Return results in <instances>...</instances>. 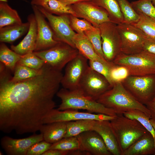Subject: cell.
Listing matches in <instances>:
<instances>
[{"label":"cell","instance_id":"6da1fadb","mask_svg":"<svg viewBox=\"0 0 155 155\" xmlns=\"http://www.w3.org/2000/svg\"><path fill=\"white\" fill-rule=\"evenodd\" d=\"M63 75L45 64L34 77L12 82L5 68L0 71V130L22 134L39 131L49 112L56 107L53 100Z\"/></svg>","mask_w":155,"mask_h":155},{"label":"cell","instance_id":"8d00e7d4","mask_svg":"<svg viewBox=\"0 0 155 155\" xmlns=\"http://www.w3.org/2000/svg\"><path fill=\"white\" fill-rule=\"evenodd\" d=\"M45 63L43 60L36 55L33 52L22 55L17 64L38 70L41 69Z\"/></svg>","mask_w":155,"mask_h":155},{"label":"cell","instance_id":"bcb514c9","mask_svg":"<svg viewBox=\"0 0 155 155\" xmlns=\"http://www.w3.org/2000/svg\"><path fill=\"white\" fill-rule=\"evenodd\" d=\"M152 2V3L155 7V0H150Z\"/></svg>","mask_w":155,"mask_h":155},{"label":"cell","instance_id":"836d02e7","mask_svg":"<svg viewBox=\"0 0 155 155\" xmlns=\"http://www.w3.org/2000/svg\"><path fill=\"white\" fill-rule=\"evenodd\" d=\"M80 148V142L77 137L71 136L64 137L52 144L50 149L71 151L79 149Z\"/></svg>","mask_w":155,"mask_h":155},{"label":"cell","instance_id":"4316f807","mask_svg":"<svg viewBox=\"0 0 155 155\" xmlns=\"http://www.w3.org/2000/svg\"><path fill=\"white\" fill-rule=\"evenodd\" d=\"M96 120L83 119L67 122L66 133L64 137L76 136L88 131L92 130Z\"/></svg>","mask_w":155,"mask_h":155},{"label":"cell","instance_id":"8fae6325","mask_svg":"<svg viewBox=\"0 0 155 155\" xmlns=\"http://www.w3.org/2000/svg\"><path fill=\"white\" fill-rule=\"evenodd\" d=\"M37 7L47 20L53 32L55 39L76 48L73 39L76 33L71 26L70 14L55 15L49 13L40 7Z\"/></svg>","mask_w":155,"mask_h":155},{"label":"cell","instance_id":"7402d4cb","mask_svg":"<svg viewBox=\"0 0 155 155\" xmlns=\"http://www.w3.org/2000/svg\"><path fill=\"white\" fill-rule=\"evenodd\" d=\"M66 123L58 122L44 124L39 130L44 140L53 144L64 138L66 133Z\"/></svg>","mask_w":155,"mask_h":155},{"label":"cell","instance_id":"4fadbf2b","mask_svg":"<svg viewBox=\"0 0 155 155\" xmlns=\"http://www.w3.org/2000/svg\"><path fill=\"white\" fill-rule=\"evenodd\" d=\"M115 116L101 114H93L90 112H80L75 109H68L60 111L54 108L51 110L45 117L43 120V124L58 122H67L83 119L111 121Z\"/></svg>","mask_w":155,"mask_h":155},{"label":"cell","instance_id":"2e32d148","mask_svg":"<svg viewBox=\"0 0 155 155\" xmlns=\"http://www.w3.org/2000/svg\"><path fill=\"white\" fill-rule=\"evenodd\" d=\"M43 140V135L40 133L19 139L4 136L1 138L0 143L2 148L7 155H27V152L31 146Z\"/></svg>","mask_w":155,"mask_h":155},{"label":"cell","instance_id":"3957f363","mask_svg":"<svg viewBox=\"0 0 155 155\" xmlns=\"http://www.w3.org/2000/svg\"><path fill=\"white\" fill-rule=\"evenodd\" d=\"M56 95L61 100V103L57 109L59 110L83 109L91 113L111 116L117 114L113 109L86 96L78 89L70 90L63 88L59 90Z\"/></svg>","mask_w":155,"mask_h":155},{"label":"cell","instance_id":"d4e9b609","mask_svg":"<svg viewBox=\"0 0 155 155\" xmlns=\"http://www.w3.org/2000/svg\"><path fill=\"white\" fill-rule=\"evenodd\" d=\"M91 1L105 9L111 22L117 24L124 22V18L117 0H92Z\"/></svg>","mask_w":155,"mask_h":155},{"label":"cell","instance_id":"e575fe53","mask_svg":"<svg viewBox=\"0 0 155 155\" xmlns=\"http://www.w3.org/2000/svg\"><path fill=\"white\" fill-rule=\"evenodd\" d=\"M89 66L96 72L104 76L113 87L115 83L111 76V71L115 65L113 63L107 64L97 61H89Z\"/></svg>","mask_w":155,"mask_h":155},{"label":"cell","instance_id":"5b68a950","mask_svg":"<svg viewBox=\"0 0 155 155\" xmlns=\"http://www.w3.org/2000/svg\"><path fill=\"white\" fill-rule=\"evenodd\" d=\"M113 63L116 65L125 67L129 75L155 74V55L146 51L131 55L121 53Z\"/></svg>","mask_w":155,"mask_h":155},{"label":"cell","instance_id":"7dc6e473","mask_svg":"<svg viewBox=\"0 0 155 155\" xmlns=\"http://www.w3.org/2000/svg\"><path fill=\"white\" fill-rule=\"evenodd\" d=\"M8 0H0V1L7 2Z\"/></svg>","mask_w":155,"mask_h":155},{"label":"cell","instance_id":"74e56055","mask_svg":"<svg viewBox=\"0 0 155 155\" xmlns=\"http://www.w3.org/2000/svg\"><path fill=\"white\" fill-rule=\"evenodd\" d=\"M70 24L73 30L77 33H82L95 27L87 20L80 19L72 15H69Z\"/></svg>","mask_w":155,"mask_h":155},{"label":"cell","instance_id":"f6af8a7d","mask_svg":"<svg viewBox=\"0 0 155 155\" xmlns=\"http://www.w3.org/2000/svg\"><path fill=\"white\" fill-rule=\"evenodd\" d=\"M150 121L155 131V120L152 119H150Z\"/></svg>","mask_w":155,"mask_h":155},{"label":"cell","instance_id":"d6a6232c","mask_svg":"<svg viewBox=\"0 0 155 155\" xmlns=\"http://www.w3.org/2000/svg\"><path fill=\"white\" fill-rule=\"evenodd\" d=\"M84 33L91 42L97 54L103 60L106 61L102 50L101 37L99 28L94 27L85 31Z\"/></svg>","mask_w":155,"mask_h":155},{"label":"cell","instance_id":"52a82bcc","mask_svg":"<svg viewBox=\"0 0 155 155\" xmlns=\"http://www.w3.org/2000/svg\"><path fill=\"white\" fill-rule=\"evenodd\" d=\"M45 64L53 69L61 71L63 68L78 54V50L69 45L60 42L44 50L33 52Z\"/></svg>","mask_w":155,"mask_h":155},{"label":"cell","instance_id":"e0dca14e","mask_svg":"<svg viewBox=\"0 0 155 155\" xmlns=\"http://www.w3.org/2000/svg\"><path fill=\"white\" fill-rule=\"evenodd\" d=\"M80 144L79 150L90 155H111L101 136L94 130L83 132L76 136Z\"/></svg>","mask_w":155,"mask_h":155},{"label":"cell","instance_id":"30bf717a","mask_svg":"<svg viewBox=\"0 0 155 155\" xmlns=\"http://www.w3.org/2000/svg\"><path fill=\"white\" fill-rule=\"evenodd\" d=\"M112 87L104 76L89 66L78 89L86 96L96 100L102 95Z\"/></svg>","mask_w":155,"mask_h":155},{"label":"cell","instance_id":"f546056e","mask_svg":"<svg viewBox=\"0 0 155 155\" xmlns=\"http://www.w3.org/2000/svg\"><path fill=\"white\" fill-rule=\"evenodd\" d=\"M123 114L129 119L138 121L152 134L155 139V131L150 122V118L144 112L139 110L134 109L125 112Z\"/></svg>","mask_w":155,"mask_h":155},{"label":"cell","instance_id":"603a6c76","mask_svg":"<svg viewBox=\"0 0 155 155\" xmlns=\"http://www.w3.org/2000/svg\"><path fill=\"white\" fill-rule=\"evenodd\" d=\"M31 4L32 5L40 7L52 14H71L75 16L70 6L66 5L59 0H32Z\"/></svg>","mask_w":155,"mask_h":155},{"label":"cell","instance_id":"ba28073f","mask_svg":"<svg viewBox=\"0 0 155 155\" xmlns=\"http://www.w3.org/2000/svg\"><path fill=\"white\" fill-rule=\"evenodd\" d=\"M101 37L102 49L105 59L113 62L121 53V40L117 24L111 21L99 26Z\"/></svg>","mask_w":155,"mask_h":155},{"label":"cell","instance_id":"7c38bea8","mask_svg":"<svg viewBox=\"0 0 155 155\" xmlns=\"http://www.w3.org/2000/svg\"><path fill=\"white\" fill-rule=\"evenodd\" d=\"M88 60L79 53L67 64L61 81L63 88L70 90L78 89L80 82L89 66Z\"/></svg>","mask_w":155,"mask_h":155},{"label":"cell","instance_id":"b9f144b4","mask_svg":"<svg viewBox=\"0 0 155 155\" xmlns=\"http://www.w3.org/2000/svg\"><path fill=\"white\" fill-rule=\"evenodd\" d=\"M69 151L58 149H49L44 153L42 155H69Z\"/></svg>","mask_w":155,"mask_h":155},{"label":"cell","instance_id":"ab89813d","mask_svg":"<svg viewBox=\"0 0 155 155\" xmlns=\"http://www.w3.org/2000/svg\"><path fill=\"white\" fill-rule=\"evenodd\" d=\"M111 74L115 83L117 81H121L129 75L128 71L125 67L116 65L112 69Z\"/></svg>","mask_w":155,"mask_h":155},{"label":"cell","instance_id":"f35d334b","mask_svg":"<svg viewBox=\"0 0 155 155\" xmlns=\"http://www.w3.org/2000/svg\"><path fill=\"white\" fill-rule=\"evenodd\" d=\"M52 144L44 140L36 143L29 148L27 155H42L50 149Z\"/></svg>","mask_w":155,"mask_h":155},{"label":"cell","instance_id":"ffe728a7","mask_svg":"<svg viewBox=\"0 0 155 155\" xmlns=\"http://www.w3.org/2000/svg\"><path fill=\"white\" fill-rule=\"evenodd\" d=\"M155 139L148 131L124 150L121 155H149L155 153Z\"/></svg>","mask_w":155,"mask_h":155},{"label":"cell","instance_id":"d590c367","mask_svg":"<svg viewBox=\"0 0 155 155\" xmlns=\"http://www.w3.org/2000/svg\"><path fill=\"white\" fill-rule=\"evenodd\" d=\"M131 4L137 12L143 13L155 21V7L150 0H138Z\"/></svg>","mask_w":155,"mask_h":155},{"label":"cell","instance_id":"9c48e42d","mask_svg":"<svg viewBox=\"0 0 155 155\" xmlns=\"http://www.w3.org/2000/svg\"><path fill=\"white\" fill-rule=\"evenodd\" d=\"M121 40V53L131 55L143 51L145 34L134 25L123 23L117 24Z\"/></svg>","mask_w":155,"mask_h":155},{"label":"cell","instance_id":"ac0fdd59","mask_svg":"<svg viewBox=\"0 0 155 155\" xmlns=\"http://www.w3.org/2000/svg\"><path fill=\"white\" fill-rule=\"evenodd\" d=\"M30 24L28 30L23 39L16 45H11V49L17 53L24 55L34 51L37 37V25L34 14L27 18Z\"/></svg>","mask_w":155,"mask_h":155},{"label":"cell","instance_id":"277c9868","mask_svg":"<svg viewBox=\"0 0 155 155\" xmlns=\"http://www.w3.org/2000/svg\"><path fill=\"white\" fill-rule=\"evenodd\" d=\"M121 153L148 131L140 122L117 114L110 121Z\"/></svg>","mask_w":155,"mask_h":155},{"label":"cell","instance_id":"ee69618b","mask_svg":"<svg viewBox=\"0 0 155 155\" xmlns=\"http://www.w3.org/2000/svg\"><path fill=\"white\" fill-rule=\"evenodd\" d=\"M65 5L70 6L73 4L82 2L91 1L92 0H59Z\"/></svg>","mask_w":155,"mask_h":155},{"label":"cell","instance_id":"60d3db41","mask_svg":"<svg viewBox=\"0 0 155 155\" xmlns=\"http://www.w3.org/2000/svg\"><path fill=\"white\" fill-rule=\"evenodd\" d=\"M143 49V51L155 55V38H151L145 35Z\"/></svg>","mask_w":155,"mask_h":155},{"label":"cell","instance_id":"484cf974","mask_svg":"<svg viewBox=\"0 0 155 155\" xmlns=\"http://www.w3.org/2000/svg\"><path fill=\"white\" fill-rule=\"evenodd\" d=\"M22 23L17 11L12 8L7 2L0 1V28Z\"/></svg>","mask_w":155,"mask_h":155},{"label":"cell","instance_id":"7a4b0ae2","mask_svg":"<svg viewBox=\"0 0 155 155\" xmlns=\"http://www.w3.org/2000/svg\"><path fill=\"white\" fill-rule=\"evenodd\" d=\"M105 107L113 109L117 114L134 109L140 110L150 119V111L145 105L136 100L125 88L121 81L116 82L112 87L96 100Z\"/></svg>","mask_w":155,"mask_h":155},{"label":"cell","instance_id":"5bb4252c","mask_svg":"<svg viewBox=\"0 0 155 155\" xmlns=\"http://www.w3.org/2000/svg\"><path fill=\"white\" fill-rule=\"evenodd\" d=\"M70 6L75 16L86 20L95 27L98 28L102 23L111 21L105 9L92 1L79 2Z\"/></svg>","mask_w":155,"mask_h":155},{"label":"cell","instance_id":"1f68e13d","mask_svg":"<svg viewBox=\"0 0 155 155\" xmlns=\"http://www.w3.org/2000/svg\"><path fill=\"white\" fill-rule=\"evenodd\" d=\"M123 15L124 22L133 24L138 21L139 16L131 3L127 0H117Z\"/></svg>","mask_w":155,"mask_h":155},{"label":"cell","instance_id":"681fc988","mask_svg":"<svg viewBox=\"0 0 155 155\" xmlns=\"http://www.w3.org/2000/svg\"><path fill=\"white\" fill-rule=\"evenodd\" d=\"M154 155H155V153L154 154Z\"/></svg>","mask_w":155,"mask_h":155},{"label":"cell","instance_id":"f1b7e54d","mask_svg":"<svg viewBox=\"0 0 155 155\" xmlns=\"http://www.w3.org/2000/svg\"><path fill=\"white\" fill-rule=\"evenodd\" d=\"M42 71V67L36 70L17 64L14 71V75L12 77H11L9 80L12 82H16L27 79L40 74Z\"/></svg>","mask_w":155,"mask_h":155},{"label":"cell","instance_id":"cb8c5ba5","mask_svg":"<svg viewBox=\"0 0 155 155\" xmlns=\"http://www.w3.org/2000/svg\"><path fill=\"white\" fill-rule=\"evenodd\" d=\"M30 26L29 22L5 26L0 28L1 42L11 43L27 32Z\"/></svg>","mask_w":155,"mask_h":155},{"label":"cell","instance_id":"83f0119b","mask_svg":"<svg viewBox=\"0 0 155 155\" xmlns=\"http://www.w3.org/2000/svg\"><path fill=\"white\" fill-rule=\"evenodd\" d=\"M22 55L10 49L3 42L0 44V61L7 69L13 72L16 66Z\"/></svg>","mask_w":155,"mask_h":155},{"label":"cell","instance_id":"9a60e30c","mask_svg":"<svg viewBox=\"0 0 155 155\" xmlns=\"http://www.w3.org/2000/svg\"><path fill=\"white\" fill-rule=\"evenodd\" d=\"M37 25V37L34 51L50 48L60 42L56 40L53 32L45 18L37 6L32 5Z\"/></svg>","mask_w":155,"mask_h":155},{"label":"cell","instance_id":"44dd1931","mask_svg":"<svg viewBox=\"0 0 155 155\" xmlns=\"http://www.w3.org/2000/svg\"><path fill=\"white\" fill-rule=\"evenodd\" d=\"M73 42L79 53L89 61H99L107 64L113 63L103 60L97 54L91 42L84 33H76L73 39Z\"/></svg>","mask_w":155,"mask_h":155},{"label":"cell","instance_id":"7bdbcfd3","mask_svg":"<svg viewBox=\"0 0 155 155\" xmlns=\"http://www.w3.org/2000/svg\"><path fill=\"white\" fill-rule=\"evenodd\" d=\"M145 105L150 111V119L155 120V97L151 101Z\"/></svg>","mask_w":155,"mask_h":155},{"label":"cell","instance_id":"c3c4849f","mask_svg":"<svg viewBox=\"0 0 155 155\" xmlns=\"http://www.w3.org/2000/svg\"><path fill=\"white\" fill-rule=\"evenodd\" d=\"M3 153H2V152H0V155H3Z\"/></svg>","mask_w":155,"mask_h":155},{"label":"cell","instance_id":"4dcf8cb0","mask_svg":"<svg viewBox=\"0 0 155 155\" xmlns=\"http://www.w3.org/2000/svg\"><path fill=\"white\" fill-rule=\"evenodd\" d=\"M137 12L139 19L132 24L140 29L147 36L155 38V21L143 13Z\"/></svg>","mask_w":155,"mask_h":155},{"label":"cell","instance_id":"8992f818","mask_svg":"<svg viewBox=\"0 0 155 155\" xmlns=\"http://www.w3.org/2000/svg\"><path fill=\"white\" fill-rule=\"evenodd\" d=\"M121 82L136 100L145 105L155 97V74L143 76L129 75Z\"/></svg>","mask_w":155,"mask_h":155},{"label":"cell","instance_id":"d6986e66","mask_svg":"<svg viewBox=\"0 0 155 155\" xmlns=\"http://www.w3.org/2000/svg\"><path fill=\"white\" fill-rule=\"evenodd\" d=\"M92 130L101 136L112 155H121L110 121L96 120Z\"/></svg>","mask_w":155,"mask_h":155}]
</instances>
